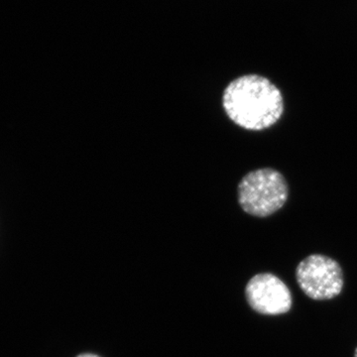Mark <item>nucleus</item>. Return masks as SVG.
I'll return each mask as SVG.
<instances>
[{"label": "nucleus", "instance_id": "obj_5", "mask_svg": "<svg viewBox=\"0 0 357 357\" xmlns=\"http://www.w3.org/2000/svg\"><path fill=\"white\" fill-rule=\"evenodd\" d=\"M77 357H100L98 356H95V354H82V356H77Z\"/></svg>", "mask_w": 357, "mask_h": 357}, {"label": "nucleus", "instance_id": "obj_2", "mask_svg": "<svg viewBox=\"0 0 357 357\" xmlns=\"http://www.w3.org/2000/svg\"><path fill=\"white\" fill-rule=\"evenodd\" d=\"M289 197L285 177L272 168L246 174L238 185V203L248 215L267 218L283 208Z\"/></svg>", "mask_w": 357, "mask_h": 357}, {"label": "nucleus", "instance_id": "obj_3", "mask_svg": "<svg viewBox=\"0 0 357 357\" xmlns=\"http://www.w3.org/2000/svg\"><path fill=\"white\" fill-rule=\"evenodd\" d=\"M296 280L301 290L311 299L332 300L337 297L344 288V272L333 258L312 255L298 265Z\"/></svg>", "mask_w": 357, "mask_h": 357}, {"label": "nucleus", "instance_id": "obj_1", "mask_svg": "<svg viewBox=\"0 0 357 357\" xmlns=\"http://www.w3.org/2000/svg\"><path fill=\"white\" fill-rule=\"evenodd\" d=\"M222 105L230 121L246 130L270 128L284 114L280 89L267 77L258 75L234 79L223 91Z\"/></svg>", "mask_w": 357, "mask_h": 357}, {"label": "nucleus", "instance_id": "obj_4", "mask_svg": "<svg viewBox=\"0 0 357 357\" xmlns=\"http://www.w3.org/2000/svg\"><path fill=\"white\" fill-rule=\"evenodd\" d=\"M246 300L255 312L265 316L286 314L292 307V295L285 283L271 273H260L249 280Z\"/></svg>", "mask_w": 357, "mask_h": 357}, {"label": "nucleus", "instance_id": "obj_6", "mask_svg": "<svg viewBox=\"0 0 357 357\" xmlns=\"http://www.w3.org/2000/svg\"><path fill=\"white\" fill-rule=\"evenodd\" d=\"M354 357H357V347L356 349V352H354Z\"/></svg>", "mask_w": 357, "mask_h": 357}]
</instances>
